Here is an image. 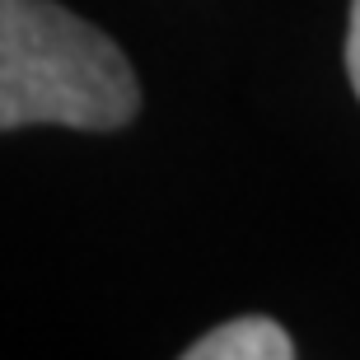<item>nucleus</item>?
<instances>
[{"instance_id":"obj_3","label":"nucleus","mask_w":360,"mask_h":360,"mask_svg":"<svg viewBox=\"0 0 360 360\" xmlns=\"http://www.w3.org/2000/svg\"><path fill=\"white\" fill-rule=\"evenodd\" d=\"M347 75L360 98V0H351V28H347Z\"/></svg>"},{"instance_id":"obj_1","label":"nucleus","mask_w":360,"mask_h":360,"mask_svg":"<svg viewBox=\"0 0 360 360\" xmlns=\"http://www.w3.org/2000/svg\"><path fill=\"white\" fill-rule=\"evenodd\" d=\"M141 108L131 61L103 28L52 0H0V127L117 131Z\"/></svg>"},{"instance_id":"obj_2","label":"nucleus","mask_w":360,"mask_h":360,"mask_svg":"<svg viewBox=\"0 0 360 360\" xmlns=\"http://www.w3.org/2000/svg\"><path fill=\"white\" fill-rule=\"evenodd\" d=\"M183 360H295V342L281 323L248 314V319H229L211 328L201 342L183 351Z\"/></svg>"}]
</instances>
